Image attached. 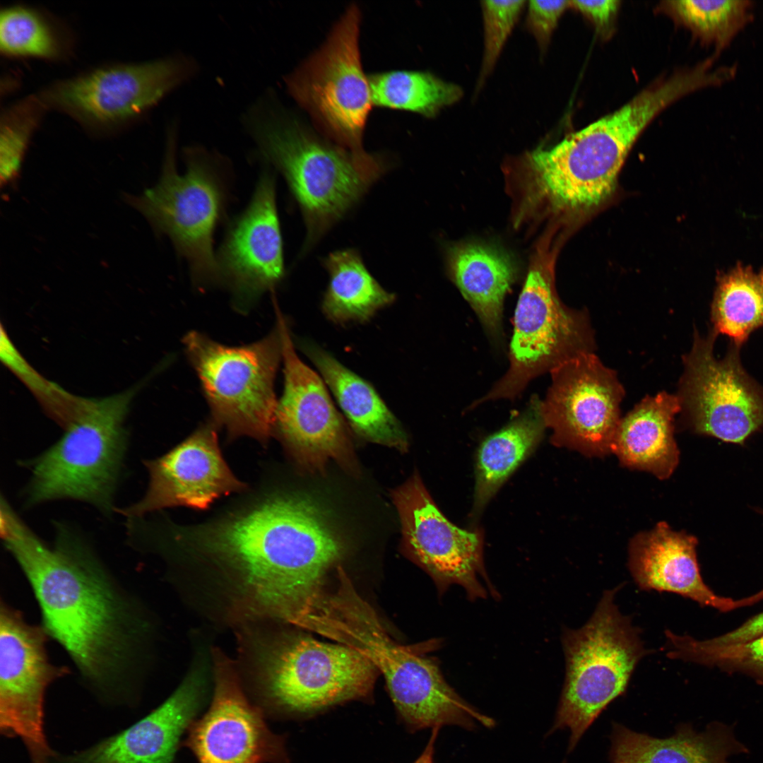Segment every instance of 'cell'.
<instances>
[{
  "label": "cell",
  "instance_id": "obj_1",
  "mask_svg": "<svg viewBox=\"0 0 763 763\" xmlns=\"http://www.w3.org/2000/svg\"><path fill=\"white\" fill-rule=\"evenodd\" d=\"M0 529L33 591L43 627L81 679L100 692L130 687L142 673L150 630L137 598L73 527L57 523L49 545L8 508Z\"/></svg>",
  "mask_w": 763,
  "mask_h": 763
},
{
  "label": "cell",
  "instance_id": "obj_2",
  "mask_svg": "<svg viewBox=\"0 0 763 763\" xmlns=\"http://www.w3.org/2000/svg\"><path fill=\"white\" fill-rule=\"evenodd\" d=\"M189 537L238 576L253 613L291 624L343 552L321 508L295 495L271 496Z\"/></svg>",
  "mask_w": 763,
  "mask_h": 763
},
{
  "label": "cell",
  "instance_id": "obj_3",
  "mask_svg": "<svg viewBox=\"0 0 763 763\" xmlns=\"http://www.w3.org/2000/svg\"><path fill=\"white\" fill-rule=\"evenodd\" d=\"M699 85L694 72L682 70L555 144L510 158L507 170L516 177L521 215L540 208L582 212L599 206L613 192L626 157L644 129Z\"/></svg>",
  "mask_w": 763,
  "mask_h": 763
},
{
  "label": "cell",
  "instance_id": "obj_4",
  "mask_svg": "<svg viewBox=\"0 0 763 763\" xmlns=\"http://www.w3.org/2000/svg\"><path fill=\"white\" fill-rule=\"evenodd\" d=\"M365 656L384 676L402 720L412 731L443 726H466L473 715L467 703L444 679L437 661L424 654L439 646H403L388 634L373 608L357 593L343 570L337 588L314 598L295 625Z\"/></svg>",
  "mask_w": 763,
  "mask_h": 763
},
{
  "label": "cell",
  "instance_id": "obj_5",
  "mask_svg": "<svg viewBox=\"0 0 763 763\" xmlns=\"http://www.w3.org/2000/svg\"><path fill=\"white\" fill-rule=\"evenodd\" d=\"M137 388L103 398L82 397L63 436L38 456L22 462L31 476L23 493L27 507L71 499L105 514L114 497L127 446L124 421Z\"/></svg>",
  "mask_w": 763,
  "mask_h": 763
},
{
  "label": "cell",
  "instance_id": "obj_6",
  "mask_svg": "<svg viewBox=\"0 0 763 763\" xmlns=\"http://www.w3.org/2000/svg\"><path fill=\"white\" fill-rule=\"evenodd\" d=\"M620 586L606 590L588 622L564 629L565 678L551 732L569 731V751L614 699L622 695L646 649L639 628L615 603Z\"/></svg>",
  "mask_w": 763,
  "mask_h": 763
},
{
  "label": "cell",
  "instance_id": "obj_7",
  "mask_svg": "<svg viewBox=\"0 0 763 763\" xmlns=\"http://www.w3.org/2000/svg\"><path fill=\"white\" fill-rule=\"evenodd\" d=\"M361 15L349 6L322 46L287 80L289 92L333 143L348 151L370 184L384 171L363 148L362 136L373 105L369 77L359 49Z\"/></svg>",
  "mask_w": 763,
  "mask_h": 763
},
{
  "label": "cell",
  "instance_id": "obj_8",
  "mask_svg": "<svg viewBox=\"0 0 763 763\" xmlns=\"http://www.w3.org/2000/svg\"><path fill=\"white\" fill-rule=\"evenodd\" d=\"M175 148L170 133L159 181L139 196L125 194V200L158 235L170 238L194 283H218L213 234L225 215L230 176L214 158L192 150L186 153V172L179 175Z\"/></svg>",
  "mask_w": 763,
  "mask_h": 763
},
{
  "label": "cell",
  "instance_id": "obj_9",
  "mask_svg": "<svg viewBox=\"0 0 763 763\" xmlns=\"http://www.w3.org/2000/svg\"><path fill=\"white\" fill-rule=\"evenodd\" d=\"M251 128L261 154L282 174L299 204L307 245L321 237L370 185L348 151L324 141L295 118L271 112L254 115Z\"/></svg>",
  "mask_w": 763,
  "mask_h": 763
},
{
  "label": "cell",
  "instance_id": "obj_10",
  "mask_svg": "<svg viewBox=\"0 0 763 763\" xmlns=\"http://www.w3.org/2000/svg\"><path fill=\"white\" fill-rule=\"evenodd\" d=\"M595 347L588 312L562 302L550 256L540 247L532 258L516 304L509 368L470 408L489 401L513 400L536 377L579 354L594 352Z\"/></svg>",
  "mask_w": 763,
  "mask_h": 763
},
{
  "label": "cell",
  "instance_id": "obj_11",
  "mask_svg": "<svg viewBox=\"0 0 763 763\" xmlns=\"http://www.w3.org/2000/svg\"><path fill=\"white\" fill-rule=\"evenodd\" d=\"M183 343L213 423L232 437L266 441L278 405L274 381L282 360L278 326L263 339L243 346L224 345L196 331L188 333Z\"/></svg>",
  "mask_w": 763,
  "mask_h": 763
},
{
  "label": "cell",
  "instance_id": "obj_12",
  "mask_svg": "<svg viewBox=\"0 0 763 763\" xmlns=\"http://www.w3.org/2000/svg\"><path fill=\"white\" fill-rule=\"evenodd\" d=\"M180 59L110 62L57 79L37 92L49 110L64 114L95 137L130 128L190 73Z\"/></svg>",
  "mask_w": 763,
  "mask_h": 763
},
{
  "label": "cell",
  "instance_id": "obj_13",
  "mask_svg": "<svg viewBox=\"0 0 763 763\" xmlns=\"http://www.w3.org/2000/svg\"><path fill=\"white\" fill-rule=\"evenodd\" d=\"M259 661L268 698L284 711L301 714L367 697L377 672L357 650L307 636L275 642Z\"/></svg>",
  "mask_w": 763,
  "mask_h": 763
},
{
  "label": "cell",
  "instance_id": "obj_14",
  "mask_svg": "<svg viewBox=\"0 0 763 763\" xmlns=\"http://www.w3.org/2000/svg\"><path fill=\"white\" fill-rule=\"evenodd\" d=\"M717 335L694 329L691 350L682 357L684 371L677 396L695 432L742 444L763 425V389L745 372L739 346L726 356L714 355Z\"/></svg>",
  "mask_w": 763,
  "mask_h": 763
},
{
  "label": "cell",
  "instance_id": "obj_15",
  "mask_svg": "<svg viewBox=\"0 0 763 763\" xmlns=\"http://www.w3.org/2000/svg\"><path fill=\"white\" fill-rule=\"evenodd\" d=\"M48 637L42 625L28 622L21 611L1 599L0 726L6 735L20 738L32 763H48L52 757L43 728L45 692L69 673L50 662Z\"/></svg>",
  "mask_w": 763,
  "mask_h": 763
},
{
  "label": "cell",
  "instance_id": "obj_16",
  "mask_svg": "<svg viewBox=\"0 0 763 763\" xmlns=\"http://www.w3.org/2000/svg\"><path fill=\"white\" fill-rule=\"evenodd\" d=\"M282 341L283 393L278 401L273 430L297 461L311 471L330 460L355 471V459L344 422L323 379L298 357L287 321L274 304Z\"/></svg>",
  "mask_w": 763,
  "mask_h": 763
},
{
  "label": "cell",
  "instance_id": "obj_17",
  "mask_svg": "<svg viewBox=\"0 0 763 763\" xmlns=\"http://www.w3.org/2000/svg\"><path fill=\"white\" fill-rule=\"evenodd\" d=\"M550 372L541 411L552 444L587 455L610 452L625 396L617 373L594 352L574 356Z\"/></svg>",
  "mask_w": 763,
  "mask_h": 763
},
{
  "label": "cell",
  "instance_id": "obj_18",
  "mask_svg": "<svg viewBox=\"0 0 763 763\" xmlns=\"http://www.w3.org/2000/svg\"><path fill=\"white\" fill-rule=\"evenodd\" d=\"M408 550L436 583L442 595L459 585L471 601L498 598L483 562V536L459 528L432 500L420 476L414 474L392 493Z\"/></svg>",
  "mask_w": 763,
  "mask_h": 763
},
{
  "label": "cell",
  "instance_id": "obj_19",
  "mask_svg": "<svg viewBox=\"0 0 763 763\" xmlns=\"http://www.w3.org/2000/svg\"><path fill=\"white\" fill-rule=\"evenodd\" d=\"M215 667L211 706L185 742L199 763H288L283 738L268 728L232 669L223 661Z\"/></svg>",
  "mask_w": 763,
  "mask_h": 763
},
{
  "label": "cell",
  "instance_id": "obj_20",
  "mask_svg": "<svg viewBox=\"0 0 763 763\" xmlns=\"http://www.w3.org/2000/svg\"><path fill=\"white\" fill-rule=\"evenodd\" d=\"M216 261L219 282L243 305L274 288L284 277L275 179L270 172L260 175L249 205L230 223Z\"/></svg>",
  "mask_w": 763,
  "mask_h": 763
},
{
  "label": "cell",
  "instance_id": "obj_21",
  "mask_svg": "<svg viewBox=\"0 0 763 763\" xmlns=\"http://www.w3.org/2000/svg\"><path fill=\"white\" fill-rule=\"evenodd\" d=\"M145 465L150 476L145 495L118 511L127 519L175 506L205 509L216 499L245 488L223 459L214 423L201 426L168 453Z\"/></svg>",
  "mask_w": 763,
  "mask_h": 763
},
{
  "label": "cell",
  "instance_id": "obj_22",
  "mask_svg": "<svg viewBox=\"0 0 763 763\" xmlns=\"http://www.w3.org/2000/svg\"><path fill=\"white\" fill-rule=\"evenodd\" d=\"M203 667L193 668L170 697L129 728L58 763H171L201 706Z\"/></svg>",
  "mask_w": 763,
  "mask_h": 763
},
{
  "label": "cell",
  "instance_id": "obj_23",
  "mask_svg": "<svg viewBox=\"0 0 763 763\" xmlns=\"http://www.w3.org/2000/svg\"><path fill=\"white\" fill-rule=\"evenodd\" d=\"M697 539L661 522L634 537L629 569L641 590L670 592L720 611L737 608V601L716 595L704 582L697 560Z\"/></svg>",
  "mask_w": 763,
  "mask_h": 763
},
{
  "label": "cell",
  "instance_id": "obj_24",
  "mask_svg": "<svg viewBox=\"0 0 763 763\" xmlns=\"http://www.w3.org/2000/svg\"><path fill=\"white\" fill-rule=\"evenodd\" d=\"M680 411L677 395L662 391L646 396L621 418L610 451L629 468L668 478L679 461L673 422Z\"/></svg>",
  "mask_w": 763,
  "mask_h": 763
},
{
  "label": "cell",
  "instance_id": "obj_25",
  "mask_svg": "<svg viewBox=\"0 0 763 763\" xmlns=\"http://www.w3.org/2000/svg\"><path fill=\"white\" fill-rule=\"evenodd\" d=\"M747 748L726 724L710 723L703 732L682 725L666 738H653L614 723L610 763H730L728 757Z\"/></svg>",
  "mask_w": 763,
  "mask_h": 763
},
{
  "label": "cell",
  "instance_id": "obj_26",
  "mask_svg": "<svg viewBox=\"0 0 763 763\" xmlns=\"http://www.w3.org/2000/svg\"><path fill=\"white\" fill-rule=\"evenodd\" d=\"M302 347L354 432L367 441L406 452L407 434L375 389L323 348L310 343Z\"/></svg>",
  "mask_w": 763,
  "mask_h": 763
},
{
  "label": "cell",
  "instance_id": "obj_27",
  "mask_svg": "<svg viewBox=\"0 0 763 763\" xmlns=\"http://www.w3.org/2000/svg\"><path fill=\"white\" fill-rule=\"evenodd\" d=\"M448 262L453 282L487 333L499 339L502 334L504 300L516 278L514 261L492 246L463 243L450 249Z\"/></svg>",
  "mask_w": 763,
  "mask_h": 763
},
{
  "label": "cell",
  "instance_id": "obj_28",
  "mask_svg": "<svg viewBox=\"0 0 763 763\" xmlns=\"http://www.w3.org/2000/svg\"><path fill=\"white\" fill-rule=\"evenodd\" d=\"M546 428L541 400L533 396L526 408L481 443L475 462L472 515L485 507L513 472L534 451Z\"/></svg>",
  "mask_w": 763,
  "mask_h": 763
},
{
  "label": "cell",
  "instance_id": "obj_29",
  "mask_svg": "<svg viewBox=\"0 0 763 763\" xmlns=\"http://www.w3.org/2000/svg\"><path fill=\"white\" fill-rule=\"evenodd\" d=\"M76 37L61 18L25 4L1 6L0 53L6 59L66 62L75 54Z\"/></svg>",
  "mask_w": 763,
  "mask_h": 763
},
{
  "label": "cell",
  "instance_id": "obj_30",
  "mask_svg": "<svg viewBox=\"0 0 763 763\" xmlns=\"http://www.w3.org/2000/svg\"><path fill=\"white\" fill-rule=\"evenodd\" d=\"M324 266L330 279L322 311L335 324L366 322L395 300V295L378 283L354 249L331 253Z\"/></svg>",
  "mask_w": 763,
  "mask_h": 763
},
{
  "label": "cell",
  "instance_id": "obj_31",
  "mask_svg": "<svg viewBox=\"0 0 763 763\" xmlns=\"http://www.w3.org/2000/svg\"><path fill=\"white\" fill-rule=\"evenodd\" d=\"M712 331L740 347L763 327V269L737 265L717 277L711 309Z\"/></svg>",
  "mask_w": 763,
  "mask_h": 763
},
{
  "label": "cell",
  "instance_id": "obj_32",
  "mask_svg": "<svg viewBox=\"0 0 763 763\" xmlns=\"http://www.w3.org/2000/svg\"><path fill=\"white\" fill-rule=\"evenodd\" d=\"M373 104L434 117L463 97L457 84L424 71L393 70L369 75Z\"/></svg>",
  "mask_w": 763,
  "mask_h": 763
},
{
  "label": "cell",
  "instance_id": "obj_33",
  "mask_svg": "<svg viewBox=\"0 0 763 763\" xmlns=\"http://www.w3.org/2000/svg\"><path fill=\"white\" fill-rule=\"evenodd\" d=\"M678 23L719 53L753 18V3L749 0H676L661 6Z\"/></svg>",
  "mask_w": 763,
  "mask_h": 763
},
{
  "label": "cell",
  "instance_id": "obj_34",
  "mask_svg": "<svg viewBox=\"0 0 763 763\" xmlns=\"http://www.w3.org/2000/svg\"><path fill=\"white\" fill-rule=\"evenodd\" d=\"M47 111L37 93L2 109L0 117L1 187L16 180L32 138Z\"/></svg>",
  "mask_w": 763,
  "mask_h": 763
},
{
  "label": "cell",
  "instance_id": "obj_35",
  "mask_svg": "<svg viewBox=\"0 0 763 763\" xmlns=\"http://www.w3.org/2000/svg\"><path fill=\"white\" fill-rule=\"evenodd\" d=\"M667 657L705 665L734 668L763 677V634L750 641L723 646H710L689 636H678L666 630Z\"/></svg>",
  "mask_w": 763,
  "mask_h": 763
},
{
  "label": "cell",
  "instance_id": "obj_36",
  "mask_svg": "<svg viewBox=\"0 0 763 763\" xmlns=\"http://www.w3.org/2000/svg\"><path fill=\"white\" fill-rule=\"evenodd\" d=\"M524 0L482 1L484 50L477 87L491 73L525 6Z\"/></svg>",
  "mask_w": 763,
  "mask_h": 763
},
{
  "label": "cell",
  "instance_id": "obj_37",
  "mask_svg": "<svg viewBox=\"0 0 763 763\" xmlns=\"http://www.w3.org/2000/svg\"><path fill=\"white\" fill-rule=\"evenodd\" d=\"M569 7L570 1H528L526 25L541 52L546 51L560 17Z\"/></svg>",
  "mask_w": 763,
  "mask_h": 763
},
{
  "label": "cell",
  "instance_id": "obj_38",
  "mask_svg": "<svg viewBox=\"0 0 763 763\" xmlns=\"http://www.w3.org/2000/svg\"><path fill=\"white\" fill-rule=\"evenodd\" d=\"M620 3L615 0L570 1V7L588 18L598 34L605 37L612 33Z\"/></svg>",
  "mask_w": 763,
  "mask_h": 763
},
{
  "label": "cell",
  "instance_id": "obj_39",
  "mask_svg": "<svg viewBox=\"0 0 763 763\" xmlns=\"http://www.w3.org/2000/svg\"><path fill=\"white\" fill-rule=\"evenodd\" d=\"M762 634H763V613L751 617L730 632L702 641L710 646L729 645L746 642Z\"/></svg>",
  "mask_w": 763,
  "mask_h": 763
},
{
  "label": "cell",
  "instance_id": "obj_40",
  "mask_svg": "<svg viewBox=\"0 0 763 763\" xmlns=\"http://www.w3.org/2000/svg\"><path fill=\"white\" fill-rule=\"evenodd\" d=\"M439 728H432L431 736L423 752L413 763H434V745Z\"/></svg>",
  "mask_w": 763,
  "mask_h": 763
},
{
  "label": "cell",
  "instance_id": "obj_41",
  "mask_svg": "<svg viewBox=\"0 0 763 763\" xmlns=\"http://www.w3.org/2000/svg\"><path fill=\"white\" fill-rule=\"evenodd\" d=\"M762 599H763V589L751 596L741 600H738L737 606L738 608H740L743 606L752 605Z\"/></svg>",
  "mask_w": 763,
  "mask_h": 763
}]
</instances>
